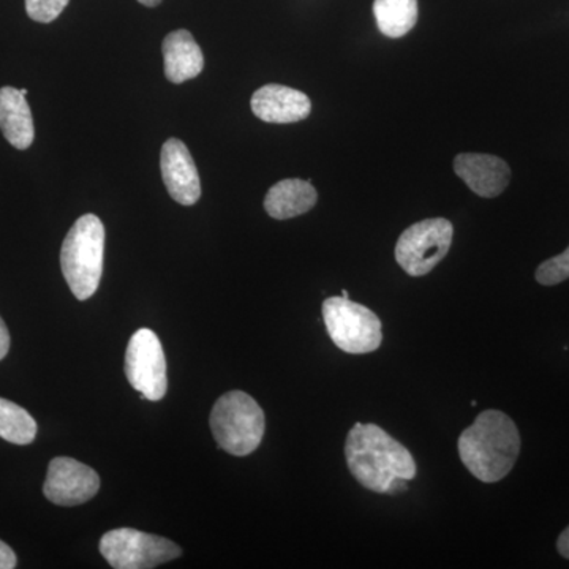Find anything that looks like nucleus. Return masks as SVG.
<instances>
[{"instance_id": "obj_10", "label": "nucleus", "mask_w": 569, "mask_h": 569, "mask_svg": "<svg viewBox=\"0 0 569 569\" xmlns=\"http://www.w3.org/2000/svg\"><path fill=\"white\" fill-rule=\"evenodd\" d=\"M160 170L168 193L176 203L192 206L200 200L201 181L192 153L178 138L164 142L160 156Z\"/></svg>"}, {"instance_id": "obj_11", "label": "nucleus", "mask_w": 569, "mask_h": 569, "mask_svg": "<svg viewBox=\"0 0 569 569\" xmlns=\"http://www.w3.org/2000/svg\"><path fill=\"white\" fill-rule=\"evenodd\" d=\"M456 174L482 198H496L507 189L511 170L505 160L488 153H459Z\"/></svg>"}, {"instance_id": "obj_2", "label": "nucleus", "mask_w": 569, "mask_h": 569, "mask_svg": "<svg viewBox=\"0 0 569 569\" xmlns=\"http://www.w3.org/2000/svg\"><path fill=\"white\" fill-rule=\"evenodd\" d=\"M459 456L467 470L482 482H497L515 467L520 436L503 411L486 410L459 437Z\"/></svg>"}, {"instance_id": "obj_24", "label": "nucleus", "mask_w": 569, "mask_h": 569, "mask_svg": "<svg viewBox=\"0 0 569 569\" xmlns=\"http://www.w3.org/2000/svg\"><path fill=\"white\" fill-rule=\"evenodd\" d=\"M342 296H343V298H350V296H348V291L347 290L342 291Z\"/></svg>"}, {"instance_id": "obj_14", "label": "nucleus", "mask_w": 569, "mask_h": 569, "mask_svg": "<svg viewBox=\"0 0 569 569\" xmlns=\"http://www.w3.org/2000/svg\"><path fill=\"white\" fill-rule=\"evenodd\" d=\"M0 130L13 148L24 151L31 148L36 129L31 107L20 89H0Z\"/></svg>"}, {"instance_id": "obj_23", "label": "nucleus", "mask_w": 569, "mask_h": 569, "mask_svg": "<svg viewBox=\"0 0 569 569\" xmlns=\"http://www.w3.org/2000/svg\"><path fill=\"white\" fill-rule=\"evenodd\" d=\"M138 2L142 3L144 7H157L162 3V0H138Z\"/></svg>"}, {"instance_id": "obj_1", "label": "nucleus", "mask_w": 569, "mask_h": 569, "mask_svg": "<svg viewBox=\"0 0 569 569\" xmlns=\"http://www.w3.org/2000/svg\"><path fill=\"white\" fill-rule=\"evenodd\" d=\"M348 468L362 488L387 493L396 479L417 477V462L402 443L376 425L356 422L346 441Z\"/></svg>"}, {"instance_id": "obj_3", "label": "nucleus", "mask_w": 569, "mask_h": 569, "mask_svg": "<svg viewBox=\"0 0 569 569\" xmlns=\"http://www.w3.org/2000/svg\"><path fill=\"white\" fill-rule=\"evenodd\" d=\"M104 227L93 213L74 222L61 249L62 274L80 301L92 298L103 272Z\"/></svg>"}, {"instance_id": "obj_17", "label": "nucleus", "mask_w": 569, "mask_h": 569, "mask_svg": "<svg viewBox=\"0 0 569 569\" xmlns=\"http://www.w3.org/2000/svg\"><path fill=\"white\" fill-rule=\"evenodd\" d=\"M37 437L36 419L28 410L0 397V438L9 443L31 445Z\"/></svg>"}, {"instance_id": "obj_9", "label": "nucleus", "mask_w": 569, "mask_h": 569, "mask_svg": "<svg viewBox=\"0 0 569 569\" xmlns=\"http://www.w3.org/2000/svg\"><path fill=\"white\" fill-rule=\"evenodd\" d=\"M100 477L93 468L70 458H56L48 467L43 493L59 507H78L97 496Z\"/></svg>"}, {"instance_id": "obj_4", "label": "nucleus", "mask_w": 569, "mask_h": 569, "mask_svg": "<svg viewBox=\"0 0 569 569\" xmlns=\"http://www.w3.org/2000/svg\"><path fill=\"white\" fill-rule=\"evenodd\" d=\"M211 430L217 445L228 455H252L264 437V411L246 392H227L212 408Z\"/></svg>"}, {"instance_id": "obj_8", "label": "nucleus", "mask_w": 569, "mask_h": 569, "mask_svg": "<svg viewBox=\"0 0 569 569\" xmlns=\"http://www.w3.org/2000/svg\"><path fill=\"white\" fill-rule=\"evenodd\" d=\"M126 376L133 389L141 392V399L157 402L167 395V359L159 336L151 329L142 328L130 339Z\"/></svg>"}, {"instance_id": "obj_7", "label": "nucleus", "mask_w": 569, "mask_h": 569, "mask_svg": "<svg viewBox=\"0 0 569 569\" xmlns=\"http://www.w3.org/2000/svg\"><path fill=\"white\" fill-rule=\"evenodd\" d=\"M455 227L447 219H426L411 224L396 244V260L411 277L429 274L452 244Z\"/></svg>"}, {"instance_id": "obj_20", "label": "nucleus", "mask_w": 569, "mask_h": 569, "mask_svg": "<svg viewBox=\"0 0 569 569\" xmlns=\"http://www.w3.org/2000/svg\"><path fill=\"white\" fill-rule=\"evenodd\" d=\"M17 553L6 542L0 541V569L17 568Z\"/></svg>"}, {"instance_id": "obj_18", "label": "nucleus", "mask_w": 569, "mask_h": 569, "mask_svg": "<svg viewBox=\"0 0 569 569\" xmlns=\"http://www.w3.org/2000/svg\"><path fill=\"white\" fill-rule=\"evenodd\" d=\"M569 279V247L563 253L550 258L537 269L538 283L552 287Z\"/></svg>"}, {"instance_id": "obj_21", "label": "nucleus", "mask_w": 569, "mask_h": 569, "mask_svg": "<svg viewBox=\"0 0 569 569\" xmlns=\"http://www.w3.org/2000/svg\"><path fill=\"white\" fill-rule=\"evenodd\" d=\"M10 350V332L6 321L0 317V361L9 355Z\"/></svg>"}, {"instance_id": "obj_16", "label": "nucleus", "mask_w": 569, "mask_h": 569, "mask_svg": "<svg viewBox=\"0 0 569 569\" xmlns=\"http://www.w3.org/2000/svg\"><path fill=\"white\" fill-rule=\"evenodd\" d=\"M373 14L383 36L400 39L417 24L418 0H376Z\"/></svg>"}, {"instance_id": "obj_22", "label": "nucleus", "mask_w": 569, "mask_h": 569, "mask_svg": "<svg viewBox=\"0 0 569 569\" xmlns=\"http://www.w3.org/2000/svg\"><path fill=\"white\" fill-rule=\"evenodd\" d=\"M557 549H559L561 557L569 560V527L560 535L559 541H557Z\"/></svg>"}, {"instance_id": "obj_5", "label": "nucleus", "mask_w": 569, "mask_h": 569, "mask_svg": "<svg viewBox=\"0 0 569 569\" xmlns=\"http://www.w3.org/2000/svg\"><path fill=\"white\" fill-rule=\"evenodd\" d=\"M323 318L332 342L346 353H372L383 342L380 318L350 298L332 296L326 299Z\"/></svg>"}, {"instance_id": "obj_13", "label": "nucleus", "mask_w": 569, "mask_h": 569, "mask_svg": "<svg viewBox=\"0 0 569 569\" xmlns=\"http://www.w3.org/2000/svg\"><path fill=\"white\" fill-rule=\"evenodd\" d=\"M164 74L174 84L193 80L204 69V56L189 31H174L162 43Z\"/></svg>"}, {"instance_id": "obj_15", "label": "nucleus", "mask_w": 569, "mask_h": 569, "mask_svg": "<svg viewBox=\"0 0 569 569\" xmlns=\"http://www.w3.org/2000/svg\"><path fill=\"white\" fill-rule=\"evenodd\" d=\"M316 187L302 179H284L269 189L264 209L272 219L287 220L309 212L317 204Z\"/></svg>"}, {"instance_id": "obj_6", "label": "nucleus", "mask_w": 569, "mask_h": 569, "mask_svg": "<svg viewBox=\"0 0 569 569\" xmlns=\"http://www.w3.org/2000/svg\"><path fill=\"white\" fill-rule=\"evenodd\" d=\"M100 553L116 569H151L182 556L170 539L134 529H116L103 535Z\"/></svg>"}, {"instance_id": "obj_19", "label": "nucleus", "mask_w": 569, "mask_h": 569, "mask_svg": "<svg viewBox=\"0 0 569 569\" xmlns=\"http://www.w3.org/2000/svg\"><path fill=\"white\" fill-rule=\"evenodd\" d=\"M70 0H26L29 18L37 22H52L66 10Z\"/></svg>"}, {"instance_id": "obj_12", "label": "nucleus", "mask_w": 569, "mask_h": 569, "mask_svg": "<svg viewBox=\"0 0 569 569\" xmlns=\"http://www.w3.org/2000/svg\"><path fill=\"white\" fill-rule=\"evenodd\" d=\"M250 104L258 119L271 123L299 122L312 111V103L305 92L282 84H268L258 89Z\"/></svg>"}]
</instances>
